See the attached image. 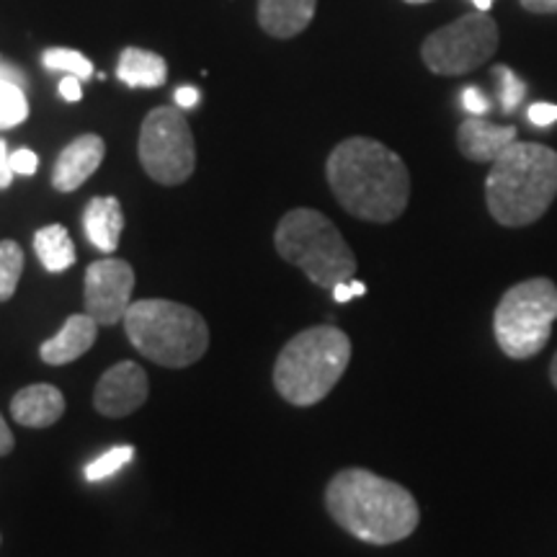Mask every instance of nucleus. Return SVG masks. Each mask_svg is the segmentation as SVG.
I'll return each mask as SVG.
<instances>
[{"mask_svg":"<svg viewBox=\"0 0 557 557\" xmlns=\"http://www.w3.org/2000/svg\"><path fill=\"white\" fill-rule=\"evenodd\" d=\"M325 176L338 205L367 222L398 220L410 199V173L403 158L369 137H348L331 152Z\"/></svg>","mask_w":557,"mask_h":557,"instance_id":"obj_1","label":"nucleus"},{"mask_svg":"<svg viewBox=\"0 0 557 557\" xmlns=\"http://www.w3.org/2000/svg\"><path fill=\"white\" fill-rule=\"evenodd\" d=\"M325 508L341 529L367 545L403 542L421 521L413 493L361 468L333 475L325 487Z\"/></svg>","mask_w":557,"mask_h":557,"instance_id":"obj_2","label":"nucleus"},{"mask_svg":"<svg viewBox=\"0 0 557 557\" xmlns=\"http://www.w3.org/2000/svg\"><path fill=\"white\" fill-rule=\"evenodd\" d=\"M557 197V152L540 143H513L491 163L487 212L504 227H527Z\"/></svg>","mask_w":557,"mask_h":557,"instance_id":"obj_3","label":"nucleus"},{"mask_svg":"<svg viewBox=\"0 0 557 557\" xmlns=\"http://www.w3.org/2000/svg\"><path fill=\"white\" fill-rule=\"evenodd\" d=\"M351 361V341L333 325H315L297 333L278 354L274 387L297 408L315 406L338 385Z\"/></svg>","mask_w":557,"mask_h":557,"instance_id":"obj_4","label":"nucleus"},{"mask_svg":"<svg viewBox=\"0 0 557 557\" xmlns=\"http://www.w3.org/2000/svg\"><path fill=\"white\" fill-rule=\"evenodd\" d=\"M122 323L129 344L160 367H191L209 346L205 318L171 299H137Z\"/></svg>","mask_w":557,"mask_h":557,"instance_id":"obj_5","label":"nucleus"},{"mask_svg":"<svg viewBox=\"0 0 557 557\" xmlns=\"http://www.w3.org/2000/svg\"><path fill=\"white\" fill-rule=\"evenodd\" d=\"M274 243L278 256L302 269L320 289L338 287L357 274V256L348 248L338 227L318 209H292L278 222Z\"/></svg>","mask_w":557,"mask_h":557,"instance_id":"obj_6","label":"nucleus"},{"mask_svg":"<svg viewBox=\"0 0 557 557\" xmlns=\"http://www.w3.org/2000/svg\"><path fill=\"white\" fill-rule=\"evenodd\" d=\"M557 320V287L553 278L534 276L513 284L500 297L496 315H493V333L500 351L511 359L537 357L553 336Z\"/></svg>","mask_w":557,"mask_h":557,"instance_id":"obj_7","label":"nucleus"},{"mask_svg":"<svg viewBox=\"0 0 557 557\" xmlns=\"http://www.w3.org/2000/svg\"><path fill=\"white\" fill-rule=\"evenodd\" d=\"M139 163L152 181L163 186H178L194 173L197 148L189 122L178 109L160 107L145 116L139 129Z\"/></svg>","mask_w":557,"mask_h":557,"instance_id":"obj_8","label":"nucleus"},{"mask_svg":"<svg viewBox=\"0 0 557 557\" xmlns=\"http://www.w3.org/2000/svg\"><path fill=\"white\" fill-rule=\"evenodd\" d=\"M498 50V26L487 13L475 11L451 21L423 41L421 54L431 73L465 75L485 65Z\"/></svg>","mask_w":557,"mask_h":557,"instance_id":"obj_9","label":"nucleus"},{"mask_svg":"<svg viewBox=\"0 0 557 557\" xmlns=\"http://www.w3.org/2000/svg\"><path fill=\"white\" fill-rule=\"evenodd\" d=\"M135 271L122 259H101L86 269V312L99 325L122 323L132 305Z\"/></svg>","mask_w":557,"mask_h":557,"instance_id":"obj_10","label":"nucleus"},{"mask_svg":"<svg viewBox=\"0 0 557 557\" xmlns=\"http://www.w3.org/2000/svg\"><path fill=\"white\" fill-rule=\"evenodd\" d=\"M148 393L150 385L145 369L135 361H120L101 374L94 393V406L107 418H124L145 406Z\"/></svg>","mask_w":557,"mask_h":557,"instance_id":"obj_11","label":"nucleus"},{"mask_svg":"<svg viewBox=\"0 0 557 557\" xmlns=\"http://www.w3.org/2000/svg\"><path fill=\"white\" fill-rule=\"evenodd\" d=\"M107 156V145L99 135H81L60 152L52 171V186L62 194L81 189L86 181L99 171Z\"/></svg>","mask_w":557,"mask_h":557,"instance_id":"obj_12","label":"nucleus"},{"mask_svg":"<svg viewBox=\"0 0 557 557\" xmlns=\"http://www.w3.org/2000/svg\"><path fill=\"white\" fill-rule=\"evenodd\" d=\"M513 143H517V127L493 124L483 116H472L457 129L459 152L472 163H493Z\"/></svg>","mask_w":557,"mask_h":557,"instance_id":"obj_13","label":"nucleus"},{"mask_svg":"<svg viewBox=\"0 0 557 557\" xmlns=\"http://www.w3.org/2000/svg\"><path fill=\"white\" fill-rule=\"evenodd\" d=\"M96 336H99V323L83 312V315H70L62 325L58 336L39 346V357L45 364L62 367L70 364V361L81 359L83 354L88 351L90 346L96 344Z\"/></svg>","mask_w":557,"mask_h":557,"instance_id":"obj_14","label":"nucleus"},{"mask_svg":"<svg viewBox=\"0 0 557 557\" xmlns=\"http://www.w3.org/2000/svg\"><path fill=\"white\" fill-rule=\"evenodd\" d=\"M65 413V398L54 385H29L11 400L13 421L26 429H47Z\"/></svg>","mask_w":557,"mask_h":557,"instance_id":"obj_15","label":"nucleus"},{"mask_svg":"<svg viewBox=\"0 0 557 557\" xmlns=\"http://www.w3.org/2000/svg\"><path fill=\"white\" fill-rule=\"evenodd\" d=\"M318 0H259V24L269 37L289 39L310 26Z\"/></svg>","mask_w":557,"mask_h":557,"instance_id":"obj_16","label":"nucleus"},{"mask_svg":"<svg viewBox=\"0 0 557 557\" xmlns=\"http://www.w3.org/2000/svg\"><path fill=\"white\" fill-rule=\"evenodd\" d=\"M83 227H86V238L94 243L101 253H114V250L120 248L124 230V212L120 199H90L86 205V212H83Z\"/></svg>","mask_w":557,"mask_h":557,"instance_id":"obj_17","label":"nucleus"},{"mask_svg":"<svg viewBox=\"0 0 557 557\" xmlns=\"http://www.w3.org/2000/svg\"><path fill=\"white\" fill-rule=\"evenodd\" d=\"M116 75L129 88H160L169 81V65L158 52L139 50V47H127L120 54Z\"/></svg>","mask_w":557,"mask_h":557,"instance_id":"obj_18","label":"nucleus"},{"mask_svg":"<svg viewBox=\"0 0 557 557\" xmlns=\"http://www.w3.org/2000/svg\"><path fill=\"white\" fill-rule=\"evenodd\" d=\"M24 86V70L0 60V129L18 127V124L29 116V103H26Z\"/></svg>","mask_w":557,"mask_h":557,"instance_id":"obj_19","label":"nucleus"},{"mask_svg":"<svg viewBox=\"0 0 557 557\" xmlns=\"http://www.w3.org/2000/svg\"><path fill=\"white\" fill-rule=\"evenodd\" d=\"M34 250H37V259L41 261V267L52 274H62L73 267L75 259V246L70 240L67 230L62 225H47L37 230L34 235Z\"/></svg>","mask_w":557,"mask_h":557,"instance_id":"obj_20","label":"nucleus"},{"mask_svg":"<svg viewBox=\"0 0 557 557\" xmlns=\"http://www.w3.org/2000/svg\"><path fill=\"white\" fill-rule=\"evenodd\" d=\"M24 274V250L18 243H0V302L13 297L18 287V278Z\"/></svg>","mask_w":557,"mask_h":557,"instance_id":"obj_21","label":"nucleus"},{"mask_svg":"<svg viewBox=\"0 0 557 557\" xmlns=\"http://www.w3.org/2000/svg\"><path fill=\"white\" fill-rule=\"evenodd\" d=\"M41 62H45L47 70H62V73L75 75V78L86 81L94 75V65L86 54L78 50H65V47H52L41 54Z\"/></svg>","mask_w":557,"mask_h":557,"instance_id":"obj_22","label":"nucleus"},{"mask_svg":"<svg viewBox=\"0 0 557 557\" xmlns=\"http://www.w3.org/2000/svg\"><path fill=\"white\" fill-rule=\"evenodd\" d=\"M132 457H135V449L132 447H114V449L103 451L101 457H96L94 462L86 468V480L88 483H99V480L116 475L124 465L132 462Z\"/></svg>","mask_w":557,"mask_h":557,"instance_id":"obj_23","label":"nucleus"},{"mask_svg":"<svg viewBox=\"0 0 557 557\" xmlns=\"http://www.w3.org/2000/svg\"><path fill=\"white\" fill-rule=\"evenodd\" d=\"M496 75L500 81V103H504V114H511L527 96V86L511 67L500 65L496 67Z\"/></svg>","mask_w":557,"mask_h":557,"instance_id":"obj_24","label":"nucleus"},{"mask_svg":"<svg viewBox=\"0 0 557 557\" xmlns=\"http://www.w3.org/2000/svg\"><path fill=\"white\" fill-rule=\"evenodd\" d=\"M11 169H13V173H18V176H34V173H37V169H39L37 152H32L26 148L16 150L11 156Z\"/></svg>","mask_w":557,"mask_h":557,"instance_id":"obj_25","label":"nucleus"},{"mask_svg":"<svg viewBox=\"0 0 557 557\" xmlns=\"http://www.w3.org/2000/svg\"><path fill=\"white\" fill-rule=\"evenodd\" d=\"M529 122L534 124V127H549V124L557 122V107L555 103H532L529 107Z\"/></svg>","mask_w":557,"mask_h":557,"instance_id":"obj_26","label":"nucleus"},{"mask_svg":"<svg viewBox=\"0 0 557 557\" xmlns=\"http://www.w3.org/2000/svg\"><path fill=\"white\" fill-rule=\"evenodd\" d=\"M462 107L468 109L472 116H483L491 111V101L485 99L483 90L480 88H465L462 90Z\"/></svg>","mask_w":557,"mask_h":557,"instance_id":"obj_27","label":"nucleus"},{"mask_svg":"<svg viewBox=\"0 0 557 557\" xmlns=\"http://www.w3.org/2000/svg\"><path fill=\"white\" fill-rule=\"evenodd\" d=\"M367 295V287L361 282H344V284H338V287H333V299H336V302H348V299H354V297H364Z\"/></svg>","mask_w":557,"mask_h":557,"instance_id":"obj_28","label":"nucleus"},{"mask_svg":"<svg viewBox=\"0 0 557 557\" xmlns=\"http://www.w3.org/2000/svg\"><path fill=\"white\" fill-rule=\"evenodd\" d=\"M11 181H13L11 156H9V148H5V139H0V189H9Z\"/></svg>","mask_w":557,"mask_h":557,"instance_id":"obj_29","label":"nucleus"},{"mask_svg":"<svg viewBox=\"0 0 557 557\" xmlns=\"http://www.w3.org/2000/svg\"><path fill=\"white\" fill-rule=\"evenodd\" d=\"M60 96L65 101H81L83 99V88H81V78L75 75H67L65 81H60Z\"/></svg>","mask_w":557,"mask_h":557,"instance_id":"obj_30","label":"nucleus"},{"mask_svg":"<svg viewBox=\"0 0 557 557\" xmlns=\"http://www.w3.org/2000/svg\"><path fill=\"white\" fill-rule=\"evenodd\" d=\"M176 103H178L181 109L197 107V103H199V88H194V86H181V88L176 90Z\"/></svg>","mask_w":557,"mask_h":557,"instance_id":"obj_31","label":"nucleus"},{"mask_svg":"<svg viewBox=\"0 0 557 557\" xmlns=\"http://www.w3.org/2000/svg\"><path fill=\"white\" fill-rule=\"evenodd\" d=\"M13 447H16V442H13V434H11L9 423H5V418L0 416V457L11 455Z\"/></svg>","mask_w":557,"mask_h":557,"instance_id":"obj_32","label":"nucleus"},{"mask_svg":"<svg viewBox=\"0 0 557 557\" xmlns=\"http://www.w3.org/2000/svg\"><path fill=\"white\" fill-rule=\"evenodd\" d=\"M529 13H557V0H521Z\"/></svg>","mask_w":557,"mask_h":557,"instance_id":"obj_33","label":"nucleus"},{"mask_svg":"<svg viewBox=\"0 0 557 557\" xmlns=\"http://www.w3.org/2000/svg\"><path fill=\"white\" fill-rule=\"evenodd\" d=\"M549 382H553V387L557 389V354L553 357V361H549Z\"/></svg>","mask_w":557,"mask_h":557,"instance_id":"obj_34","label":"nucleus"},{"mask_svg":"<svg viewBox=\"0 0 557 557\" xmlns=\"http://www.w3.org/2000/svg\"><path fill=\"white\" fill-rule=\"evenodd\" d=\"M472 3H475V9H478V11L487 13V11L493 9V3H496V0H472Z\"/></svg>","mask_w":557,"mask_h":557,"instance_id":"obj_35","label":"nucleus"},{"mask_svg":"<svg viewBox=\"0 0 557 557\" xmlns=\"http://www.w3.org/2000/svg\"><path fill=\"white\" fill-rule=\"evenodd\" d=\"M406 3H413V5H421V3H431V0H406Z\"/></svg>","mask_w":557,"mask_h":557,"instance_id":"obj_36","label":"nucleus"}]
</instances>
